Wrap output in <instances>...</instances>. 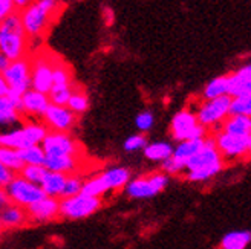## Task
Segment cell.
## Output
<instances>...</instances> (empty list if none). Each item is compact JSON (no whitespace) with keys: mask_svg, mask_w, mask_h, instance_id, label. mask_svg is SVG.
<instances>
[{"mask_svg":"<svg viewBox=\"0 0 251 249\" xmlns=\"http://www.w3.org/2000/svg\"><path fill=\"white\" fill-rule=\"evenodd\" d=\"M224 167V159L221 158L213 138H205L202 148L185 164L187 179L192 182H205L216 174Z\"/></svg>","mask_w":251,"mask_h":249,"instance_id":"obj_1","label":"cell"},{"mask_svg":"<svg viewBox=\"0 0 251 249\" xmlns=\"http://www.w3.org/2000/svg\"><path fill=\"white\" fill-rule=\"evenodd\" d=\"M29 49V39L23 29L20 12L8 16L0 22V52L5 54L9 61L26 57Z\"/></svg>","mask_w":251,"mask_h":249,"instance_id":"obj_2","label":"cell"},{"mask_svg":"<svg viewBox=\"0 0 251 249\" xmlns=\"http://www.w3.org/2000/svg\"><path fill=\"white\" fill-rule=\"evenodd\" d=\"M57 9L58 0H34L31 5L19 11L23 29L26 32L29 42L43 37L49 28L52 14L57 12Z\"/></svg>","mask_w":251,"mask_h":249,"instance_id":"obj_3","label":"cell"},{"mask_svg":"<svg viewBox=\"0 0 251 249\" xmlns=\"http://www.w3.org/2000/svg\"><path fill=\"white\" fill-rule=\"evenodd\" d=\"M48 132V127L42 121H28L19 129L0 132V147H8L12 148V150H23L26 147L42 145Z\"/></svg>","mask_w":251,"mask_h":249,"instance_id":"obj_4","label":"cell"},{"mask_svg":"<svg viewBox=\"0 0 251 249\" xmlns=\"http://www.w3.org/2000/svg\"><path fill=\"white\" fill-rule=\"evenodd\" d=\"M101 206L103 199L80 193L74 197L60 199V217L68 220H83L98 213Z\"/></svg>","mask_w":251,"mask_h":249,"instance_id":"obj_5","label":"cell"},{"mask_svg":"<svg viewBox=\"0 0 251 249\" xmlns=\"http://www.w3.org/2000/svg\"><path fill=\"white\" fill-rule=\"evenodd\" d=\"M170 133H172V138L178 142L207 138V129L201 126L198 122L196 113L193 110H188V109L179 110L178 113L172 118Z\"/></svg>","mask_w":251,"mask_h":249,"instance_id":"obj_6","label":"cell"},{"mask_svg":"<svg viewBox=\"0 0 251 249\" xmlns=\"http://www.w3.org/2000/svg\"><path fill=\"white\" fill-rule=\"evenodd\" d=\"M169 185V176L162 171L144 174V176H138L129 181L126 186V194L130 199L140 201V199H150L161 193Z\"/></svg>","mask_w":251,"mask_h":249,"instance_id":"obj_7","label":"cell"},{"mask_svg":"<svg viewBox=\"0 0 251 249\" xmlns=\"http://www.w3.org/2000/svg\"><path fill=\"white\" fill-rule=\"evenodd\" d=\"M3 190L9 199V204H14L25 209L34 205L35 202L42 201L45 197V193L40 188V185H35V183L25 181L23 178L19 176V174H16V176L11 179V182Z\"/></svg>","mask_w":251,"mask_h":249,"instance_id":"obj_8","label":"cell"},{"mask_svg":"<svg viewBox=\"0 0 251 249\" xmlns=\"http://www.w3.org/2000/svg\"><path fill=\"white\" fill-rule=\"evenodd\" d=\"M230 103L231 98L228 95L201 103L198 110L195 112L198 122L205 129L222 126V122L230 115Z\"/></svg>","mask_w":251,"mask_h":249,"instance_id":"obj_9","label":"cell"},{"mask_svg":"<svg viewBox=\"0 0 251 249\" xmlns=\"http://www.w3.org/2000/svg\"><path fill=\"white\" fill-rule=\"evenodd\" d=\"M2 75L9 86V92L22 96L31 89V58L23 57L11 61Z\"/></svg>","mask_w":251,"mask_h":249,"instance_id":"obj_10","label":"cell"},{"mask_svg":"<svg viewBox=\"0 0 251 249\" xmlns=\"http://www.w3.org/2000/svg\"><path fill=\"white\" fill-rule=\"evenodd\" d=\"M45 155H60V156H83V148L77 139H74L69 133L48 132L46 138L42 142Z\"/></svg>","mask_w":251,"mask_h":249,"instance_id":"obj_11","label":"cell"},{"mask_svg":"<svg viewBox=\"0 0 251 249\" xmlns=\"http://www.w3.org/2000/svg\"><path fill=\"white\" fill-rule=\"evenodd\" d=\"M52 66L51 55H37L31 60V89L49 95L52 89Z\"/></svg>","mask_w":251,"mask_h":249,"instance_id":"obj_12","label":"cell"},{"mask_svg":"<svg viewBox=\"0 0 251 249\" xmlns=\"http://www.w3.org/2000/svg\"><path fill=\"white\" fill-rule=\"evenodd\" d=\"M42 122L49 132L69 133L77 124V115H74L66 106L49 104L42 116Z\"/></svg>","mask_w":251,"mask_h":249,"instance_id":"obj_13","label":"cell"},{"mask_svg":"<svg viewBox=\"0 0 251 249\" xmlns=\"http://www.w3.org/2000/svg\"><path fill=\"white\" fill-rule=\"evenodd\" d=\"M213 141H215L222 159L231 160L248 155V138H245V136H233L219 130Z\"/></svg>","mask_w":251,"mask_h":249,"instance_id":"obj_14","label":"cell"},{"mask_svg":"<svg viewBox=\"0 0 251 249\" xmlns=\"http://www.w3.org/2000/svg\"><path fill=\"white\" fill-rule=\"evenodd\" d=\"M26 214L29 223H35V225L52 222L60 217V199L45 196L42 201L26 208Z\"/></svg>","mask_w":251,"mask_h":249,"instance_id":"obj_15","label":"cell"},{"mask_svg":"<svg viewBox=\"0 0 251 249\" xmlns=\"http://www.w3.org/2000/svg\"><path fill=\"white\" fill-rule=\"evenodd\" d=\"M49 103V98L45 93H40L37 91L29 89L28 92H25L22 95V101H20V115L22 116H29L34 118L35 121L42 118L43 113L46 112Z\"/></svg>","mask_w":251,"mask_h":249,"instance_id":"obj_16","label":"cell"},{"mask_svg":"<svg viewBox=\"0 0 251 249\" xmlns=\"http://www.w3.org/2000/svg\"><path fill=\"white\" fill-rule=\"evenodd\" d=\"M81 164L80 158L75 156H60V155H46L43 167L46 171H54L61 174H77V170Z\"/></svg>","mask_w":251,"mask_h":249,"instance_id":"obj_17","label":"cell"},{"mask_svg":"<svg viewBox=\"0 0 251 249\" xmlns=\"http://www.w3.org/2000/svg\"><path fill=\"white\" fill-rule=\"evenodd\" d=\"M247 95H251V65L228 75V96L237 98Z\"/></svg>","mask_w":251,"mask_h":249,"instance_id":"obj_18","label":"cell"},{"mask_svg":"<svg viewBox=\"0 0 251 249\" xmlns=\"http://www.w3.org/2000/svg\"><path fill=\"white\" fill-rule=\"evenodd\" d=\"M100 176H101L109 193H117L127 186L132 174L129 168L117 165V167H109L103 173H100Z\"/></svg>","mask_w":251,"mask_h":249,"instance_id":"obj_19","label":"cell"},{"mask_svg":"<svg viewBox=\"0 0 251 249\" xmlns=\"http://www.w3.org/2000/svg\"><path fill=\"white\" fill-rule=\"evenodd\" d=\"M0 223H2L3 229H17L26 226L29 223L26 209L14 204L5 205L0 209Z\"/></svg>","mask_w":251,"mask_h":249,"instance_id":"obj_20","label":"cell"},{"mask_svg":"<svg viewBox=\"0 0 251 249\" xmlns=\"http://www.w3.org/2000/svg\"><path fill=\"white\" fill-rule=\"evenodd\" d=\"M221 130L227 135L248 138L251 133V118L242 115H228V118L222 122Z\"/></svg>","mask_w":251,"mask_h":249,"instance_id":"obj_21","label":"cell"},{"mask_svg":"<svg viewBox=\"0 0 251 249\" xmlns=\"http://www.w3.org/2000/svg\"><path fill=\"white\" fill-rule=\"evenodd\" d=\"M65 182H66V174L46 171L45 178L40 183V188L43 190L45 196H48V197L61 199L63 188H65Z\"/></svg>","mask_w":251,"mask_h":249,"instance_id":"obj_22","label":"cell"},{"mask_svg":"<svg viewBox=\"0 0 251 249\" xmlns=\"http://www.w3.org/2000/svg\"><path fill=\"white\" fill-rule=\"evenodd\" d=\"M205 139H190V141H182L176 147L173 148V158L181 162L184 167L188 162V159H192L201 148H202Z\"/></svg>","mask_w":251,"mask_h":249,"instance_id":"obj_23","label":"cell"},{"mask_svg":"<svg viewBox=\"0 0 251 249\" xmlns=\"http://www.w3.org/2000/svg\"><path fill=\"white\" fill-rule=\"evenodd\" d=\"M143 152L149 160H153V162H164L166 159H169L173 155V147H172V144L164 142V141L147 142Z\"/></svg>","mask_w":251,"mask_h":249,"instance_id":"obj_24","label":"cell"},{"mask_svg":"<svg viewBox=\"0 0 251 249\" xmlns=\"http://www.w3.org/2000/svg\"><path fill=\"white\" fill-rule=\"evenodd\" d=\"M251 243L250 231H231L221 240V249H247Z\"/></svg>","mask_w":251,"mask_h":249,"instance_id":"obj_25","label":"cell"},{"mask_svg":"<svg viewBox=\"0 0 251 249\" xmlns=\"http://www.w3.org/2000/svg\"><path fill=\"white\" fill-rule=\"evenodd\" d=\"M22 115L12 106L8 96H0V127H11L19 124Z\"/></svg>","mask_w":251,"mask_h":249,"instance_id":"obj_26","label":"cell"},{"mask_svg":"<svg viewBox=\"0 0 251 249\" xmlns=\"http://www.w3.org/2000/svg\"><path fill=\"white\" fill-rule=\"evenodd\" d=\"M72 70L61 60H54L52 66V87H69L74 86Z\"/></svg>","mask_w":251,"mask_h":249,"instance_id":"obj_27","label":"cell"},{"mask_svg":"<svg viewBox=\"0 0 251 249\" xmlns=\"http://www.w3.org/2000/svg\"><path fill=\"white\" fill-rule=\"evenodd\" d=\"M228 95V75H222L218 78H213L205 87L202 96L207 101V99H215V98H221Z\"/></svg>","mask_w":251,"mask_h":249,"instance_id":"obj_28","label":"cell"},{"mask_svg":"<svg viewBox=\"0 0 251 249\" xmlns=\"http://www.w3.org/2000/svg\"><path fill=\"white\" fill-rule=\"evenodd\" d=\"M66 107L74 115H77V116L83 115L84 112H87V109H89V96H87L86 92L83 89H80V87H74L72 95L69 98Z\"/></svg>","mask_w":251,"mask_h":249,"instance_id":"obj_29","label":"cell"},{"mask_svg":"<svg viewBox=\"0 0 251 249\" xmlns=\"http://www.w3.org/2000/svg\"><path fill=\"white\" fill-rule=\"evenodd\" d=\"M0 164L14 174H19L20 170L23 168V162L19 156V152L8 147H0Z\"/></svg>","mask_w":251,"mask_h":249,"instance_id":"obj_30","label":"cell"},{"mask_svg":"<svg viewBox=\"0 0 251 249\" xmlns=\"http://www.w3.org/2000/svg\"><path fill=\"white\" fill-rule=\"evenodd\" d=\"M81 193L86 194V196H91V197L103 199V196H106L109 191L106 188V185H104L101 176H100V174H97V176H92L89 179H84L83 181Z\"/></svg>","mask_w":251,"mask_h":249,"instance_id":"obj_31","label":"cell"},{"mask_svg":"<svg viewBox=\"0 0 251 249\" xmlns=\"http://www.w3.org/2000/svg\"><path fill=\"white\" fill-rule=\"evenodd\" d=\"M19 156L22 159L23 165H43L45 162V152L42 145H32L26 147L23 150H17Z\"/></svg>","mask_w":251,"mask_h":249,"instance_id":"obj_32","label":"cell"},{"mask_svg":"<svg viewBox=\"0 0 251 249\" xmlns=\"http://www.w3.org/2000/svg\"><path fill=\"white\" fill-rule=\"evenodd\" d=\"M45 174H46V168L43 165H23V168L19 173V176L31 183L40 185L45 178Z\"/></svg>","mask_w":251,"mask_h":249,"instance_id":"obj_33","label":"cell"},{"mask_svg":"<svg viewBox=\"0 0 251 249\" xmlns=\"http://www.w3.org/2000/svg\"><path fill=\"white\" fill-rule=\"evenodd\" d=\"M230 115H242L251 118V95L231 98Z\"/></svg>","mask_w":251,"mask_h":249,"instance_id":"obj_34","label":"cell"},{"mask_svg":"<svg viewBox=\"0 0 251 249\" xmlns=\"http://www.w3.org/2000/svg\"><path fill=\"white\" fill-rule=\"evenodd\" d=\"M74 87H75V84L69 86V87H52L51 92L48 95L49 103L55 104V106H66L71 95H72Z\"/></svg>","mask_w":251,"mask_h":249,"instance_id":"obj_35","label":"cell"},{"mask_svg":"<svg viewBox=\"0 0 251 249\" xmlns=\"http://www.w3.org/2000/svg\"><path fill=\"white\" fill-rule=\"evenodd\" d=\"M83 181L84 179H81L78 174H69V176H66L61 199H68V197H74V196L80 194L81 188H83Z\"/></svg>","mask_w":251,"mask_h":249,"instance_id":"obj_36","label":"cell"},{"mask_svg":"<svg viewBox=\"0 0 251 249\" xmlns=\"http://www.w3.org/2000/svg\"><path fill=\"white\" fill-rule=\"evenodd\" d=\"M147 145V138L143 133H136V135H130L127 139L124 141L123 147L126 152L133 153V152H140L144 150V147Z\"/></svg>","mask_w":251,"mask_h":249,"instance_id":"obj_37","label":"cell"},{"mask_svg":"<svg viewBox=\"0 0 251 249\" xmlns=\"http://www.w3.org/2000/svg\"><path fill=\"white\" fill-rule=\"evenodd\" d=\"M153 124H155V116H153V113L150 110L141 112V113H138L136 118H135V126L141 133L149 132L150 129L153 127Z\"/></svg>","mask_w":251,"mask_h":249,"instance_id":"obj_38","label":"cell"},{"mask_svg":"<svg viewBox=\"0 0 251 249\" xmlns=\"http://www.w3.org/2000/svg\"><path fill=\"white\" fill-rule=\"evenodd\" d=\"M184 171H185V167L181 162H178L173 156H170L169 159H166L164 162H162V173H166L167 176H175V174H181Z\"/></svg>","mask_w":251,"mask_h":249,"instance_id":"obj_39","label":"cell"},{"mask_svg":"<svg viewBox=\"0 0 251 249\" xmlns=\"http://www.w3.org/2000/svg\"><path fill=\"white\" fill-rule=\"evenodd\" d=\"M17 11L14 0H0V22Z\"/></svg>","mask_w":251,"mask_h":249,"instance_id":"obj_40","label":"cell"},{"mask_svg":"<svg viewBox=\"0 0 251 249\" xmlns=\"http://www.w3.org/2000/svg\"><path fill=\"white\" fill-rule=\"evenodd\" d=\"M14 176H16L14 173H11L8 168H5L2 164H0V188H5Z\"/></svg>","mask_w":251,"mask_h":249,"instance_id":"obj_41","label":"cell"},{"mask_svg":"<svg viewBox=\"0 0 251 249\" xmlns=\"http://www.w3.org/2000/svg\"><path fill=\"white\" fill-rule=\"evenodd\" d=\"M8 95H9V86L2 73H0V96H8Z\"/></svg>","mask_w":251,"mask_h":249,"instance_id":"obj_42","label":"cell"},{"mask_svg":"<svg viewBox=\"0 0 251 249\" xmlns=\"http://www.w3.org/2000/svg\"><path fill=\"white\" fill-rule=\"evenodd\" d=\"M103 14H104V20H106V24H114V9H110L109 6H104L103 9Z\"/></svg>","mask_w":251,"mask_h":249,"instance_id":"obj_43","label":"cell"},{"mask_svg":"<svg viewBox=\"0 0 251 249\" xmlns=\"http://www.w3.org/2000/svg\"><path fill=\"white\" fill-rule=\"evenodd\" d=\"M9 63H11V61L6 58V55L0 52V73H3L6 70V68L9 66Z\"/></svg>","mask_w":251,"mask_h":249,"instance_id":"obj_44","label":"cell"},{"mask_svg":"<svg viewBox=\"0 0 251 249\" xmlns=\"http://www.w3.org/2000/svg\"><path fill=\"white\" fill-rule=\"evenodd\" d=\"M32 2H34V0H14L17 11H22L23 8H26V6H28V5H31Z\"/></svg>","mask_w":251,"mask_h":249,"instance_id":"obj_45","label":"cell"},{"mask_svg":"<svg viewBox=\"0 0 251 249\" xmlns=\"http://www.w3.org/2000/svg\"><path fill=\"white\" fill-rule=\"evenodd\" d=\"M9 204V199H8V196H6V193H5V190L3 188H0V209H2L5 205H8Z\"/></svg>","mask_w":251,"mask_h":249,"instance_id":"obj_46","label":"cell"},{"mask_svg":"<svg viewBox=\"0 0 251 249\" xmlns=\"http://www.w3.org/2000/svg\"><path fill=\"white\" fill-rule=\"evenodd\" d=\"M248 155H251V133L248 136Z\"/></svg>","mask_w":251,"mask_h":249,"instance_id":"obj_47","label":"cell"},{"mask_svg":"<svg viewBox=\"0 0 251 249\" xmlns=\"http://www.w3.org/2000/svg\"><path fill=\"white\" fill-rule=\"evenodd\" d=\"M3 231H5V229H3V226H2V223H0V237H2V234H3Z\"/></svg>","mask_w":251,"mask_h":249,"instance_id":"obj_48","label":"cell"}]
</instances>
